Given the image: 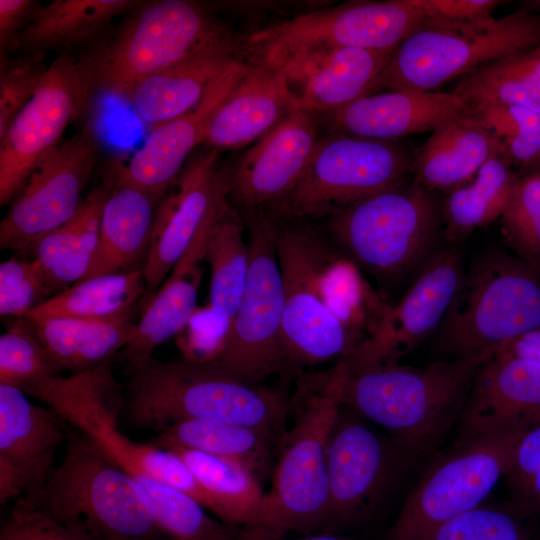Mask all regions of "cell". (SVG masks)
<instances>
[{
  "instance_id": "cell-16",
  "label": "cell",
  "mask_w": 540,
  "mask_h": 540,
  "mask_svg": "<svg viewBox=\"0 0 540 540\" xmlns=\"http://www.w3.org/2000/svg\"><path fill=\"white\" fill-rule=\"evenodd\" d=\"M94 93L82 61L60 52L0 138L1 207L10 204L39 160L62 141Z\"/></svg>"
},
{
  "instance_id": "cell-54",
  "label": "cell",
  "mask_w": 540,
  "mask_h": 540,
  "mask_svg": "<svg viewBox=\"0 0 540 540\" xmlns=\"http://www.w3.org/2000/svg\"><path fill=\"white\" fill-rule=\"evenodd\" d=\"M495 353L520 357L540 364V327L506 342Z\"/></svg>"
},
{
  "instance_id": "cell-5",
  "label": "cell",
  "mask_w": 540,
  "mask_h": 540,
  "mask_svg": "<svg viewBox=\"0 0 540 540\" xmlns=\"http://www.w3.org/2000/svg\"><path fill=\"white\" fill-rule=\"evenodd\" d=\"M299 414L286 435L255 521L245 527L247 540L276 539L289 532L324 528L328 511L327 449L340 397L318 373L300 376Z\"/></svg>"
},
{
  "instance_id": "cell-27",
  "label": "cell",
  "mask_w": 540,
  "mask_h": 540,
  "mask_svg": "<svg viewBox=\"0 0 540 540\" xmlns=\"http://www.w3.org/2000/svg\"><path fill=\"white\" fill-rule=\"evenodd\" d=\"M393 50L338 48L294 57L281 67L297 84V108L330 114L369 94Z\"/></svg>"
},
{
  "instance_id": "cell-7",
  "label": "cell",
  "mask_w": 540,
  "mask_h": 540,
  "mask_svg": "<svg viewBox=\"0 0 540 540\" xmlns=\"http://www.w3.org/2000/svg\"><path fill=\"white\" fill-rule=\"evenodd\" d=\"M539 45L540 13L523 8L463 24L424 22L397 47L369 94L432 91L491 61Z\"/></svg>"
},
{
  "instance_id": "cell-20",
  "label": "cell",
  "mask_w": 540,
  "mask_h": 540,
  "mask_svg": "<svg viewBox=\"0 0 540 540\" xmlns=\"http://www.w3.org/2000/svg\"><path fill=\"white\" fill-rule=\"evenodd\" d=\"M466 273L454 247L440 248L422 266L401 301L390 306L372 334L355 352L398 361L437 332L461 290Z\"/></svg>"
},
{
  "instance_id": "cell-14",
  "label": "cell",
  "mask_w": 540,
  "mask_h": 540,
  "mask_svg": "<svg viewBox=\"0 0 540 540\" xmlns=\"http://www.w3.org/2000/svg\"><path fill=\"white\" fill-rule=\"evenodd\" d=\"M425 22L410 0L357 1L308 12L255 32V57L288 60L338 48L393 50Z\"/></svg>"
},
{
  "instance_id": "cell-17",
  "label": "cell",
  "mask_w": 540,
  "mask_h": 540,
  "mask_svg": "<svg viewBox=\"0 0 540 540\" xmlns=\"http://www.w3.org/2000/svg\"><path fill=\"white\" fill-rule=\"evenodd\" d=\"M90 126L62 140L36 164L0 223V248L32 249L80 208L82 192L99 158Z\"/></svg>"
},
{
  "instance_id": "cell-31",
  "label": "cell",
  "mask_w": 540,
  "mask_h": 540,
  "mask_svg": "<svg viewBox=\"0 0 540 540\" xmlns=\"http://www.w3.org/2000/svg\"><path fill=\"white\" fill-rule=\"evenodd\" d=\"M135 315L136 308L108 318H52L31 323L59 369L72 374L93 369L123 350L135 335Z\"/></svg>"
},
{
  "instance_id": "cell-12",
  "label": "cell",
  "mask_w": 540,
  "mask_h": 540,
  "mask_svg": "<svg viewBox=\"0 0 540 540\" xmlns=\"http://www.w3.org/2000/svg\"><path fill=\"white\" fill-rule=\"evenodd\" d=\"M248 230L249 271L226 344L215 364L260 384L287 367L281 328L284 282L276 248V214L269 208L241 213Z\"/></svg>"
},
{
  "instance_id": "cell-42",
  "label": "cell",
  "mask_w": 540,
  "mask_h": 540,
  "mask_svg": "<svg viewBox=\"0 0 540 540\" xmlns=\"http://www.w3.org/2000/svg\"><path fill=\"white\" fill-rule=\"evenodd\" d=\"M468 115L500 142L509 164L530 171L540 160V111L499 103L469 106Z\"/></svg>"
},
{
  "instance_id": "cell-28",
  "label": "cell",
  "mask_w": 540,
  "mask_h": 540,
  "mask_svg": "<svg viewBox=\"0 0 540 540\" xmlns=\"http://www.w3.org/2000/svg\"><path fill=\"white\" fill-rule=\"evenodd\" d=\"M223 207L199 229L163 284L145 303L135 335L121 352V359L128 362V369L152 358L153 351L177 335L196 310L206 241Z\"/></svg>"
},
{
  "instance_id": "cell-13",
  "label": "cell",
  "mask_w": 540,
  "mask_h": 540,
  "mask_svg": "<svg viewBox=\"0 0 540 540\" xmlns=\"http://www.w3.org/2000/svg\"><path fill=\"white\" fill-rule=\"evenodd\" d=\"M412 160L394 140L331 134L319 140L305 174L291 193L267 208L303 219L329 216L406 183Z\"/></svg>"
},
{
  "instance_id": "cell-22",
  "label": "cell",
  "mask_w": 540,
  "mask_h": 540,
  "mask_svg": "<svg viewBox=\"0 0 540 540\" xmlns=\"http://www.w3.org/2000/svg\"><path fill=\"white\" fill-rule=\"evenodd\" d=\"M19 388L0 384V503L36 491L54 467L66 421L31 403Z\"/></svg>"
},
{
  "instance_id": "cell-19",
  "label": "cell",
  "mask_w": 540,
  "mask_h": 540,
  "mask_svg": "<svg viewBox=\"0 0 540 540\" xmlns=\"http://www.w3.org/2000/svg\"><path fill=\"white\" fill-rule=\"evenodd\" d=\"M318 113L296 108L227 168L228 199L240 212L271 207L297 186L320 138Z\"/></svg>"
},
{
  "instance_id": "cell-26",
  "label": "cell",
  "mask_w": 540,
  "mask_h": 540,
  "mask_svg": "<svg viewBox=\"0 0 540 540\" xmlns=\"http://www.w3.org/2000/svg\"><path fill=\"white\" fill-rule=\"evenodd\" d=\"M297 101L285 71L255 57L216 113L205 143L219 151L246 146L296 109Z\"/></svg>"
},
{
  "instance_id": "cell-21",
  "label": "cell",
  "mask_w": 540,
  "mask_h": 540,
  "mask_svg": "<svg viewBox=\"0 0 540 540\" xmlns=\"http://www.w3.org/2000/svg\"><path fill=\"white\" fill-rule=\"evenodd\" d=\"M235 61L184 115L149 129L141 147L110 172L118 183L140 189L159 202L179 176L194 149L205 143L216 113L247 70Z\"/></svg>"
},
{
  "instance_id": "cell-33",
  "label": "cell",
  "mask_w": 540,
  "mask_h": 540,
  "mask_svg": "<svg viewBox=\"0 0 540 540\" xmlns=\"http://www.w3.org/2000/svg\"><path fill=\"white\" fill-rule=\"evenodd\" d=\"M112 184L109 174L108 179L85 197L69 221L45 235L32 248L53 295L82 280L87 273L97 248L102 212Z\"/></svg>"
},
{
  "instance_id": "cell-29",
  "label": "cell",
  "mask_w": 540,
  "mask_h": 540,
  "mask_svg": "<svg viewBox=\"0 0 540 540\" xmlns=\"http://www.w3.org/2000/svg\"><path fill=\"white\" fill-rule=\"evenodd\" d=\"M111 177L113 184L103 208L97 248L84 278L143 270L149 255L160 202Z\"/></svg>"
},
{
  "instance_id": "cell-39",
  "label": "cell",
  "mask_w": 540,
  "mask_h": 540,
  "mask_svg": "<svg viewBox=\"0 0 540 540\" xmlns=\"http://www.w3.org/2000/svg\"><path fill=\"white\" fill-rule=\"evenodd\" d=\"M451 92L468 106L499 103L540 111V45L477 68Z\"/></svg>"
},
{
  "instance_id": "cell-53",
  "label": "cell",
  "mask_w": 540,
  "mask_h": 540,
  "mask_svg": "<svg viewBox=\"0 0 540 540\" xmlns=\"http://www.w3.org/2000/svg\"><path fill=\"white\" fill-rule=\"evenodd\" d=\"M514 490L511 509L521 518L540 515V469Z\"/></svg>"
},
{
  "instance_id": "cell-32",
  "label": "cell",
  "mask_w": 540,
  "mask_h": 540,
  "mask_svg": "<svg viewBox=\"0 0 540 540\" xmlns=\"http://www.w3.org/2000/svg\"><path fill=\"white\" fill-rule=\"evenodd\" d=\"M134 0H55L40 6L19 35L14 53L69 52L99 36L112 20L132 11Z\"/></svg>"
},
{
  "instance_id": "cell-9",
  "label": "cell",
  "mask_w": 540,
  "mask_h": 540,
  "mask_svg": "<svg viewBox=\"0 0 540 540\" xmlns=\"http://www.w3.org/2000/svg\"><path fill=\"white\" fill-rule=\"evenodd\" d=\"M221 26L194 1L141 2L81 61L95 92L128 101L142 81L184 58Z\"/></svg>"
},
{
  "instance_id": "cell-47",
  "label": "cell",
  "mask_w": 540,
  "mask_h": 540,
  "mask_svg": "<svg viewBox=\"0 0 540 540\" xmlns=\"http://www.w3.org/2000/svg\"><path fill=\"white\" fill-rule=\"evenodd\" d=\"M44 57L0 53V138L39 87L48 69Z\"/></svg>"
},
{
  "instance_id": "cell-25",
  "label": "cell",
  "mask_w": 540,
  "mask_h": 540,
  "mask_svg": "<svg viewBox=\"0 0 540 540\" xmlns=\"http://www.w3.org/2000/svg\"><path fill=\"white\" fill-rule=\"evenodd\" d=\"M468 110L469 106L452 92L386 91L365 95L326 116L337 132L394 140L433 132Z\"/></svg>"
},
{
  "instance_id": "cell-15",
  "label": "cell",
  "mask_w": 540,
  "mask_h": 540,
  "mask_svg": "<svg viewBox=\"0 0 540 540\" xmlns=\"http://www.w3.org/2000/svg\"><path fill=\"white\" fill-rule=\"evenodd\" d=\"M417 457L341 404L328 441L324 528L332 530L366 517Z\"/></svg>"
},
{
  "instance_id": "cell-57",
  "label": "cell",
  "mask_w": 540,
  "mask_h": 540,
  "mask_svg": "<svg viewBox=\"0 0 540 540\" xmlns=\"http://www.w3.org/2000/svg\"><path fill=\"white\" fill-rule=\"evenodd\" d=\"M528 172H535L540 175V160L539 162ZM527 173V172H526Z\"/></svg>"
},
{
  "instance_id": "cell-56",
  "label": "cell",
  "mask_w": 540,
  "mask_h": 540,
  "mask_svg": "<svg viewBox=\"0 0 540 540\" xmlns=\"http://www.w3.org/2000/svg\"><path fill=\"white\" fill-rule=\"evenodd\" d=\"M521 5L523 9L540 13V0L525 1Z\"/></svg>"
},
{
  "instance_id": "cell-34",
  "label": "cell",
  "mask_w": 540,
  "mask_h": 540,
  "mask_svg": "<svg viewBox=\"0 0 540 540\" xmlns=\"http://www.w3.org/2000/svg\"><path fill=\"white\" fill-rule=\"evenodd\" d=\"M190 469L207 498V509L227 525L250 526L256 519L264 493L246 465L203 452L174 449Z\"/></svg>"
},
{
  "instance_id": "cell-36",
  "label": "cell",
  "mask_w": 540,
  "mask_h": 540,
  "mask_svg": "<svg viewBox=\"0 0 540 540\" xmlns=\"http://www.w3.org/2000/svg\"><path fill=\"white\" fill-rule=\"evenodd\" d=\"M245 228L241 213L228 201L213 223L205 246L204 260L210 269L207 305L230 322L243 296L249 271Z\"/></svg>"
},
{
  "instance_id": "cell-23",
  "label": "cell",
  "mask_w": 540,
  "mask_h": 540,
  "mask_svg": "<svg viewBox=\"0 0 540 540\" xmlns=\"http://www.w3.org/2000/svg\"><path fill=\"white\" fill-rule=\"evenodd\" d=\"M237 54L235 41L221 26L184 58L142 81L128 102L149 129L180 117L239 60Z\"/></svg>"
},
{
  "instance_id": "cell-38",
  "label": "cell",
  "mask_w": 540,
  "mask_h": 540,
  "mask_svg": "<svg viewBox=\"0 0 540 540\" xmlns=\"http://www.w3.org/2000/svg\"><path fill=\"white\" fill-rule=\"evenodd\" d=\"M502 156L487 160L467 183L448 191L442 201L443 234L449 242L465 238L498 217L517 175Z\"/></svg>"
},
{
  "instance_id": "cell-6",
  "label": "cell",
  "mask_w": 540,
  "mask_h": 540,
  "mask_svg": "<svg viewBox=\"0 0 540 540\" xmlns=\"http://www.w3.org/2000/svg\"><path fill=\"white\" fill-rule=\"evenodd\" d=\"M540 327V264L500 249L483 252L437 330L435 346L450 356L494 354Z\"/></svg>"
},
{
  "instance_id": "cell-46",
  "label": "cell",
  "mask_w": 540,
  "mask_h": 540,
  "mask_svg": "<svg viewBox=\"0 0 540 540\" xmlns=\"http://www.w3.org/2000/svg\"><path fill=\"white\" fill-rule=\"evenodd\" d=\"M53 295L36 259L11 257L0 265V314L25 318Z\"/></svg>"
},
{
  "instance_id": "cell-40",
  "label": "cell",
  "mask_w": 540,
  "mask_h": 540,
  "mask_svg": "<svg viewBox=\"0 0 540 540\" xmlns=\"http://www.w3.org/2000/svg\"><path fill=\"white\" fill-rule=\"evenodd\" d=\"M320 287L328 309L362 341L390 308L369 286L360 269L333 251L322 268Z\"/></svg>"
},
{
  "instance_id": "cell-18",
  "label": "cell",
  "mask_w": 540,
  "mask_h": 540,
  "mask_svg": "<svg viewBox=\"0 0 540 540\" xmlns=\"http://www.w3.org/2000/svg\"><path fill=\"white\" fill-rule=\"evenodd\" d=\"M219 154L212 147L193 153L157 206L143 269L151 293L163 284L199 229L229 200L227 167L221 166Z\"/></svg>"
},
{
  "instance_id": "cell-52",
  "label": "cell",
  "mask_w": 540,
  "mask_h": 540,
  "mask_svg": "<svg viewBox=\"0 0 540 540\" xmlns=\"http://www.w3.org/2000/svg\"><path fill=\"white\" fill-rule=\"evenodd\" d=\"M540 469V419L521 438L512 467L506 475L513 489L522 485Z\"/></svg>"
},
{
  "instance_id": "cell-10",
  "label": "cell",
  "mask_w": 540,
  "mask_h": 540,
  "mask_svg": "<svg viewBox=\"0 0 540 540\" xmlns=\"http://www.w3.org/2000/svg\"><path fill=\"white\" fill-rule=\"evenodd\" d=\"M534 422L459 437L409 493L387 540H430L444 523L481 505L510 471L518 444Z\"/></svg>"
},
{
  "instance_id": "cell-37",
  "label": "cell",
  "mask_w": 540,
  "mask_h": 540,
  "mask_svg": "<svg viewBox=\"0 0 540 540\" xmlns=\"http://www.w3.org/2000/svg\"><path fill=\"white\" fill-rule=\"evenodd\" d=\"M272 438L270 434L241 424L187 420L164 428L151 444L165 450L188 449L235 460L257 474L267 467Z\"/></svg>"
},
{
  "instance_id": "cell-3",
  "label": "cell",
  "mask_w": 540,
  "mask_h": 540,
  "mask_svg": "<svg viewBox=\"0 0 540 540\" xmlns=\"http://www.w3.org/2000/svg\"><path fill=\"white\" fill-rule=\"evenodd\" d=\"M19 500L96 540H156L163 534L133 476L82 433L69 437L62 462L42 486Z\"/></svg>"
},
{
  "instance_id": "cell-50",
  "label": "cell",
  "mask_w": 540,
  "mask_h": 540,
  "mask_svg": "<svg viewBox=\"0 0 540 540\" xmlns=\"http://www.w3.org/2000/svg\"><path fill=\"white\" fill-rule=\"evenodd\" d=\"M424 17L433 24H463L492 16L503 2L497 0H410Z\"/></svg>"
},
{
  "instance_id": "cell-58",
  "label": "cell",
  "mask_w": 540,
  "mask_h": 540,
  "mask_svg": "<svg viewBox=\"0 0 540 540\" xmlns=\"http://www.w3.org/2000/svg\"><path fill=\"white\" fill-rule=\"evenodd\" d=\"M214 540H228V539H214Z\"/></svg>"
},
{
  "instance_id": "cell-35",
  "label": "cell",
  "mask_w": 540,
  "mask_h": 540,
  "mask_svg": "<svg viewBox=\"0 0 540 540\" xmlns=\"http://www.w3.org/2000/svg\"><path fill=\"white\" fill-rule=\"evenodd\" d=\"M143 270L84 278L26 315L32 323L52 318H108L136 308L146 296Z\"/></svg>"
},
{
  "instance_id": "cell-4",
  "label": "cell",
  "mask_w": 540,
  "mask_h": 540,
  "mask_svg": "<svg viewBox=\"0 0 540 540\" xmlns=\"http://www.w3.org/2000/svg\"><path fill=\"white\" fill-rule=\"evenodd\" d=\"M338 254L383 283L421 269L440 249L442 203L433 190L404 183L329 215Z\"/></svg>"
},
{
  "instance_id": "cell-41",
  "label": "cell",
  "mask_w": 540,
  "mask_h": 540,
  "mask_svg": "<svg viewBox=\"0 0 540 540\" xmlns=\"http://www.w3.org/2000/svg\"><path fill=\"white\" fill-rule=\"evenodd\" d=\"M134 479L151 503L158 528L172 540L232 538V529L210 517L194 497L147 476Z\"/></svg>"
},
{
  "instance_id": "cell-49",
  "label": "cell",
  "mask_w": 540,
  "mask_h": 540,
  "mask_svg": "<svg viewBox=\"0 0 540 540\" xmlns=\"http://www.w3.org/2000/svg\"><path fill=\"white\" fill-rule=\"evenodd\" d=\"M231 322L208 305L197 307L184 328L176 335L184 358L212 361L224 348Z\"/></svg>"
},
{
  "instance_id": "cell-44",
  "label": "cell",
  "mask_w": 540,
  "mask_h": 540,
  "mask_svg": "<svg viewBox=\"0 0 540 540\" xmlns=\"http://www.w3.org/2000/svg\"><path fill=\"white\" fill-rule=\"evenodd\" d=\"M60 370L39 341L32 323L17 319L0 337V384L23 389Z\"/></svg>"
},
{
  "instance_id": "cell-24",
  "label": "cell",
  "mask_w": 540,
  "mask_h": 540,
  "mask_svg": "<svg viewBox=\"0 0 540 540\" xmlns=\"http://www.w3.org/2000/svg\"><path fill=\"white\" fill-rule=\"evenodd\" d=\"M540 419V364L494 353L478 369L460 417V437Z\"/></svg>"
},
{
  "instance_id": "cell-45",
  "label": "cell",
  "mask_w": 540,
  "mask_h": 540,
  "mask_svg": "<svg viewBox=\"0 0 540 540\" xmlns=\"http://www.w3.org/2000/svg\"><path fill=\"white\" fill-rule=\"evenodd\" d=\"M511 508L479 505L444 523L430 540H531Z\"/></svg>"
},
{
  "instance_id": "cell-1",
  "label": "cell",
  "mask_w": 540,
  "mask_h": 540,
  "mask_svg": "<svg viewBox=\"0 0 540 540\" xmlns=\"http://www.w3.org/2000/svg\"><path fill=\"white\" fill-rule=\"evenodd\" d=\"M491 356L471 354L413 367L352 353L318 373L341 404L419 456L460 420L476 373Z\"/></svg>"
},
{
  "instance_id": "cell-30",
  "label": "cell",
  "mask_w": 540,
  "mask_h": 540,
  "mask_svg": "<svg viewBox=\"0 0 540 540\" xmlns=\"http://www.w3.org/2000/svg\"><path fill=\"white\" fill-rule=\"evenodd\" d=\"M496 155H502L500 142L467 112L433 131L413 157L410 174L425 188L450 191Z\"/></svg>"
},
{
  "instance_id": "cell-11",
  "label": "cell",
  "mask_w": 540,
  "mask_h": 540,
  "mask_svg": "<svg viewBox=\"0 0 540 540\" xmlns=\"http://www.w3.org/2000/svg\"><path fill=\"white\" fill-rule=\"evenodd\" d=\"M273 212L284 282L281 339L286 365L300 368L344 360L363 341L336 318L324 300L320 274L332 249L305 219Z\"/></svg>"
},
{
  "instance_id": "cell-43",
  "label": "cell",
  "mask_w": 540,
  "mask_h": 540,
  "mask_svg": "<svg viewBox=\"0 0 540 540\" xmlns=\"http://www.w3.org/2000/svg\"><path fill=\"white\" fill-rule=\"evenodd\" d=\"M507 245L519 258L540 264V175L516 176L501 215Z\"/></svg>"
},
{
  "instance_id": "cell-51",
  "label": "cell",
  "mask_w": 540,
  "mask_h": 540,
  "mask_svg": "<svg viewBox=\"0 0 540 540\" xmlns=\"http://www.w3.org/2000/svg\"><path fill=\"white\" fill-rule=\"evenodd\" d=\"M39 8L35 0H0V53H14L19 35Z\"/></svg>"
},
{
  "instance_id": "cell-8",
  "label": "cell",
  "mask_w": 540,
  "mask_h": 540,
  "mask_svg": "<svg viewBox=\"0 0 540 540\" xmlns=\"http://www.w3.org/2000/svg\"><path fill=\"white\" fill-rule=\"evenodd\" d=\"M31 395L74 425L109 458L133 476H147L194 497L207 508V498L194 475L174 452L134 442L116 421L123 405L110 361L68 376H52L24 387Z\"/></svg>"
},
{
  "instance_id": "cell-48",
  "label": "cell",
  "mask_w": 540,
  "mask_h": 540,
  "mask_svg": "<svg viewBox=\"0 0 540 540\" xmlns=\"http://www.w3.org/2000/svg\"><path fill=\"white\" fill-rule=\"evenodd\" d=\"M0 540H96L85 531L16 501L2 519Z\"/></svg>"
},
{
  "instance_id": "cell-55",
  "label": "cell",
  "mask_w": 540,
  "mask_h": 540,
  "mask_svg": "<svg viewBox=\"0 0 540 540\" xmlns=\"http://www.w3.org/2000/svg\"><path fill=\"white\" fill-rule=\"evenodd\" d=\"M299 540H350L344 537L336 536L330 533H324L320 535L305 537Z\"/></svg>"
},
{
  "instance_id": "cell-2",
  "label": "cell",
  "mask_w": 540,
  "mask_h": 540,
  "mask_svg": "<svg viewBox=\"0 0 540 540\" xmlns=\"http://www.w3.org/2000/svg\"><path fill=\"white\" fill-rule=\"evenodd\" d=\"M123 404L138 428H164L187 420H217L249 426L274 436L283 426L286 399L250 383L212 361L150 358L128 369Z\"/></svg>"
}]
</instances>
